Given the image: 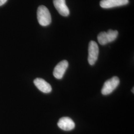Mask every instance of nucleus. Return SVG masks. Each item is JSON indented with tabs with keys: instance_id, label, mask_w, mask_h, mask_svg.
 Masks as SVG:
<instances>
[{
	"instance_id": "7",
	"label": "nucleus",
	"mask_w": 134,
	"mask_h": 134,
	"mask_svg": "<svg viewBox=\"0 0 134 134\" xmlns=\"http://www.w3.org/2000/svg\"><path fill=\"white\" fill-rule=\"evenodd\" d=\"M58 126L61 129L68 131L75 128V124L72 119L69 117H65L59 119L58 122Z\"/></svg>"
},
{
	"instance_id": "8",
	"label": "nucleus",
	"mask_w": 134,
	"mask_h": 134,
	"mask_svg": "<svg viewBox=\"0 0 134 134\" xmlns=\"http://www.w3.org/2000/svg\"><path fill=\"white\" fill-rule=\"evenodd\" d=\"M53 4L58 13L64 16H67L70 14L65 0H53Z\"/></svg>"
},
{
	"instance_id": "5",
	"label": "nucleus",
	"mask_w": 134,
	"mask_h": 134,
	"mask_svg": "<svg viewBox=\"0 0 134 134\" xmlns=\"http://www.w3.org/2000/svg\"><path fill=\"white\" fill-rule=\"evenodd\" d=\"M129 3V0H101V7L103 9H111L117 7L123 6Z\"/></svg>"
},
{
	"instance_id": "11",
	"label": "nucleus",
	"mask_w": 134,
	"mask_h": 134,
	"mask_svg": "<svg viewBox=\"0 0 134 134\" xmlns=\"http://www.w3.org/2000/svg\"><path fill=\"white\" fill-rule=\"evenodd\" d=\"M132 91H133V93H134V87L133 88V90H132Z\"/></svg>"
},
{
	"instance_id": "10",
	"label": "nucleus",
	"mask_w": 134,
	"mask_h": 134,
	"mask_svg": "<svg viewBox=\"0 0 134 134\" xmlns=\"http://www.w3.org/2000/svg\"><path fill=\"white\" fill-rule=\"evenodd\" d=\"M7 0H0V6H2L4 5L5 3L7 2Z\"/></svg>"
},
{
	"instance_id": "2",
	"label": "nucleus",
	"mask_w": 134,
	"mask_h": 134,
	"mask_svg": "<svg viewBox=\"0 0 134 134\" xmlns=\"http://www.w3.org/2000/svg\"><path fill=\"white\" fill-rule=\"evenodd\" d=\"M118 35V31L109 29L107 32L103 31L99 34L97 36V40L100 44L105 45L115 40Z\"/></svg>"
},
{
	"instance_id": "4",
	"label": "nucleus",
	"mask_w": 134,
	"mask_h": 134,
	"mask_svg": "<svg viewBox=\"0 0 134 134\" xmlns=\"http://www.w3.org/2000/svg\"><path fill=\"white\" fill-rule=\"evenodd\" d=\"M99 55V47L94 41H91L88 45V62L91 65L95 64Z\"/></svg>"
},
{
	"instance_id": "3",
	"label": "nucleus",
	"mask_w": 134,
	"mask_h": 134,
	"mask_svg": "<svg viewBox=\"0 0 134 134\" xmlns=\"http://www.w3.org/2000/svg\"><path fill=\"white\" fill-rule=\"evenodd\" d=\"M120 83V80L117 77H113L104 82L101 93L104 96L110 94L118 86Z\"/></svg>"
},
{
	"instance_id": "1",
	"label": "nucleus",
	"mask_w": 134,
	"mask_h": 134,
	"mask_svg": "<svg viewBox=\"0 0 134 134\" xmlns=\"http://www.w3.org/2000/svg\"><path fill=\"white\" fill-rule=\"evenodd\" d=\"M39 24L41 26H46L51 23V16L48 9L44 5L39 6L37 12Z\"/></svg>"
},
{
	"instance_id": "9",
	"label": "nucleus",
	"mask_w": 134,
	"mask_h": 134,
	"mask_svg": "<svg viewBox=\"0 0 134 134\" xmlns=\"http://www.w3.org/2000/svg\"><path fill=\"white\" fill-rule=\"evenodd\" d=\"M34 83L39 91L43 93H48L52 91V87L51 85L41 78H37L34 80Z\"/></svg>"
},
{
	"instance_id": "6",
	"label": "nucleus",
	"mask_w": 134,
	"mask_h": 134,
	"mask_svg": "<svg viewBox=\"0 0 134 134\" xmlns=\"http://www.w3.org/2000/svg\"><path fill=\"white\" fill-rule=\"evenodd\" d=\"M69 66L67 60H63L59 63L55 67L53 71V75L58 80L62 79Z\"/></svg>"
}]
</instances>
